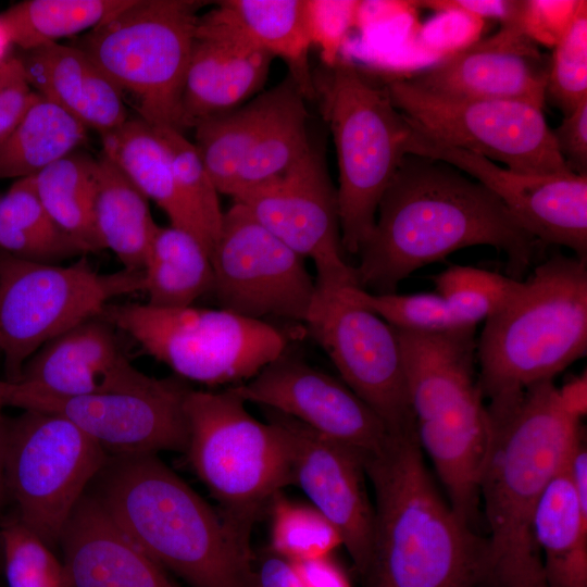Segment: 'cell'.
I'll return each mask as SVG.
<instances>
[{
    "label": "cell",
    "instance_id": "6da1fadb",
    "mask_svg": "<svg viewBox=\"0 0 587 587\" xmlns=\"http://www.w3.org/2000/svg\"><path fill=\"white\" fill-rule=\"evenodd\" d=\"M480 245L504 252L510 275L517 280L545 248L483 184L445 162L408 155L358 253V286L394 294L416 270Z\"/></svg>",
    "mask_w": 587,
    "mask_h": 587
},
{
    "label": "cell",
    "instance_id": "7a4b0ae2",
    "mask_svg": "<svg viewBox=\"0 0 587 587\" xmlns=\"http://www.w3.org/2000/svg\"><path fill=\"white\" fill-rule=\"evenodd\" d=\"M478 490L488 536L480 587H546L533 519L548 484L585 436L553 380L489 400Z\"/></svg>",
    "mask_w": 587,
    "mask_h": 587
},
{
    "label": "cell",
    "instance_id": "3957f363",
    "mask_svg": "<svg viewBox=\"0 0 587 587\" xmlns=\"http://www.w3.org/2000/svg\"><path fill=\"white\" fill-rule=\"evenodd\" d=\"M364 466L375 503L362 587H480L485 538L440 495L416 432L389 433Z\"/></svg>",
    "mask_w": 587,
    "mask_h": 587
},
{
    "label": "cell",
    "instance_id": "277c9868",
    "mask_svg": "<svg viewBox=\"0 0 587 587\" xmlns=\"http://www.w3.org/2000/svg\"><path fill=\"white\" fill-rule=\"evenodd\" d=\"M87 491L136 547L190 587H258L251 547L158 454H109Z\"/></svg>",
    "mask_w": 587,
    "mask_h": 587
},
{
    "label": "cell",
    "instance_id": "5b68a950",
    "mask_svg": "<svg viewBox=\"0 0 587 587\" xmlns=\"http://www.w3.org/2000/svg\"><path fill=\"white\" fill-rule=\"evenodd\" d=\"M395 329L419 445L430 459L450 505L474 527L490 433L475 373L476 327L446 333Z\"/></svg>",
    "mask_w": 587,
    "mask_h": 587
},
{
    "label": "cell",
    "instance_id": "8992f818",
    "mask_svg": "<svg viewBox=\"0 0 587 587\" xmlns=\"http://www.w3.org/2000/svg\"><path fill=\"white\" fill-rule=\"evenodd\" d=\"M587 352V260L554 252L486 320L476 342L484 398L553 377Z\"/></svg>",
    "mask_w": 587,
    "mask_h": 587
},
{
    "label": "cell",
    "instance_id": "52a82bcc",
    "mask_svg": "<svg viewBox=\"0 0 587 587\" xmlns=\"http://www.w3.org/2000/svg\"><path fill=\"white\" fill-rule=\"evenodd\" d=\"M313 80L336 148L341 243L358 254L373 230L384 192L409 155L414 128L386 85L372 82L349 60L326 63Z\"/></svg>",
    "mask_w": 587,
    "mask_h": 587
},
{
    "label": "cell",
    "instance_id": "ba28073f",
    "mask_svg": "<svg viewBox=\"0 0 587 587\" xmlns=\"http://www.w3.org/2000/svg\"><path fill=\"white\" fill-rule=\"evenodd\" d=\"M245 404L229 387L190 388L184 401L189 428L185 454L218 503L226 526L251 547L254 524L292 478L285 432L272 421L254 419Z\"/></svg>",
    "mask_w": 587,
    "mask_h": 587
},
{
    "label": "cell",
    "instance_id": "9c48e42d",
    "mask_svg": "<svg viewBox=\"0 0 587 587\" xmlns=\"http://www.w3.org/2000/svg\"><path fill=\"white\" fill-rule=\"evenodd\" d=\"M207 3L129 0L85 33L75 46L96 62L122 95L135 99L141 118L153 126L179 130L182 92L198 12Z\"/></svg>",
    "mask_w": 587,
    "mask_h": 587
},
{
    "label": "cell",
    "instance_id": "30bf717a",
    "mask_svg": "<svg viewBox=\"0 0 587 587\" xmlns=\"http://www.w3.org/2000/svg\"><path fill=\"white\" fill-rule=\"evenodd\" d=\"M99 315L179 377L207 386L248 382L289 344L275 325L221 308L109 302Z\"/></svg>",
    "mask_w": 587,
    "mask_h": 587
},
{
    "label": "cell",
    "instance_id": "8fae6325",
    "mask_svg": "<svg viewBox=\"0 0 587 587\" xmlns=\"http://www.w3.org/2000/svg\"><path fill=\"white\" fill-rule=\"evenodd\" d=\"M138 291H143L142 270L99 273L85 257L61 266L0 253L3 380H17L25 362L49 340Z\"/></svg>",
    "mask_w": 587,
    "mask_h": 587
},
{
    "label": "cell",
    "instance_id": "7c38bea8",
    "mask_svg": "<svg viewBox=\"0 0 587 587\" xmlns=\"http://www.w3.org/2000/svg\"><path fill=\"white\" fill-rule=\"evenodd\" d=\"M108 453L64 416L23 410L8 417L4 469L16 519L51 549Z\"/></svg>",
    "mask_w": 587,
    "mask_h": 587
},
{
    "label": "cell",
    "instance_id": "4fadbf2b",
    "mask_svg": "<svg viewBox=\"0 0 587 587\" xmlns=\"http://www.w3.org/2000/svg\"><path fill=\"white\" fill-rule=\"evenodd\" d=\"M385 85L396 108L432 141L499 161L522 174L569 171L542 109L535 104L437 96L416 88L407 78L390 79Z\"/></svg>",
    "mask_w": 587,
    "mask_h": 587
},
{
    "label": "cell",
    "instance_id": "5bb4252c",
    "mask_svg": "<svg viewBox=\"0 0 587 587\" xmlns=\"http://www.w3.org/2000/svg\"><path fill=\"white\" fill-rule=\"evenodd\" d=\"M351 286L317 288L304 324L340 379L391 434L415 430L401 346L394 326L357 302Z\"/></svg>",
    "mask_w": 587,
    "mask_h": 587
},
{
    "label": "cell",
    "instance_id": "9a60e30c",
    "mask_svg": "<svg viewBox=\"0 0 587 587\" xmlns=\"http://www.w3.org/2000/svg\"><path fill=\"white\" fill-rule=\"evenodd\" d=\"M303 260L234 201L211 253V294L221 309L249 319L304 323L315 280Z\"/></svg>",
    "mask_w": 587,
    "mask_h": 587
},
{
    "label": "cell",
    "instance_id": "2e32d148",
    "mask_svg": "<svg viewBox=\"0 0 587 587\" xmlns=\"http://www.w3.org/2000/svg\"><path fill=\"white\" fill-rule=\"evenodd\" d=\"M189 389L170 377L143 392L66 397L0 379V403L60 414L108 454L185 453L189 428L184 401Z\"/></svg>",
    "mask_w": 587,
    "mask_h": 587
},
{
    "label": "cell",
    "instance_id": "e0dca14e",
    "mask_svg": "<svg viewBox=\"0 0 587 587\" xmlns=\"http://www.w3.org/2000/svg\"><path fill=\"white\" fill-rule=\"evenodd\" d=\"M233 200L297 254L313 260L315 287H359L345 260L336 188L319 151L311 147L288 172Z\"/></svg>",
    "mask_w": 587,
    "mask_h": 587
},
{
    "label": "cell",
    "instance_id": "ac0fdd59",
    "mask_svg": "<svg viewBox=\"0 0 587 587\" xmlns=\"http://www.w3.org/2000/svg\"><path fill=\"white\" fill-rule=\"evenodd\" d=\"M410 155L445 162L492 191L542 247L563 246L587 260V175L522 174L469 151L438 143L415 129Z\"/></svg>",
    "mask_w": 587,
    "mask_h": 587
},
{
    "label": "cell",
    "instance_id": "d6986e66",
    "mask_svg": "<svg viewBox=\"0 0 587 587\" xmlns=\"http://www.w3.org/2000/svg\"><path fill=\"white\" fill-rule=\"evenodd\" d=\"M245 402L290 416L364 453L377 450L389 430L341 379L288 348L246 383L229 387Z\"/></svg>",
    "mask_w": 587,
    "mask_h": 587
},
{
    "label": "cell",
    "instance_id": "ffe728a7",
    "mask_svg": "<svg viewBox=\"0 0 587 587\" xmlns=\"http://www.w3.org/2000/svg\"><path fill=\"white\" fill-rule=\"evenodd\" d=\"M285 432L292 485L300 487L339 530L355 572L366 567L373 532V504L365 488L364 452L326 437L295 419L262 408Z\"/></svg>",
    "mask_w": 587,
    "mask_h": 587
},
{
    "label": "cell",
    "instance_id": "44dd1931",
    "mask_svg": "<svg viewBox=\"0 0 587 587\" xmlns=\"http://www.w3.org/2000/svg\"><path fill=\"white\" fill-rule=\"evenodd\" d=\"M548 60L516 25L460 48L407 79L426 92L463 99L516 100L544 108Z\"/></svg>",
    "mask_w": 587,
    "mask_h": 587
},
{
    "label": "cell",
    "instance_id": "7402d4cb",
    "mask_svg": "<svg viewBox=\"0 0 587 587\" xmlns=\"http://www.w3.org/2000/svg\"><path fill=\"white\" fill-rule=\"evenodd\" d=\"M163 378L137 370L124 354L115 327L100 315L90 317L41 346L15 382L47 394L77 397L137 394Z\"/></svg>",
    "mask_w": 587,
    "mask_h": 587
},
{
    "label": "cell",
    "instance_id": "603a6c76",
    "mask_svg": "<svg viewBox=\"0 0 587 587\" xmlns=\"http://www.w3.org/2000/svg\"><path fill=\"white\" fill-rule=\"evenodd\" d=\"M273 57L205 15L199 17L180 100L179 130L230 112L263 88Z\"/></svg>",
    "mask_w": 587,
    "mask_h": 587
},
{
    "label": "cell",
    "instance_id": "cb8c5ba5",
    "mask_svg": "<svg viewBox=\"0 0 587 587\" xmlns=\"http://www.w3.org/2000/svg\"><path fill=\"white\" fill-rule=\"evenodd\" d=\"M71 587H179L136 547L87 490L62 532Z\"/></svg>",
    "mask_w": 587,
    "mask_h": 587
},
{
    "label": "cell",
    "instance_id": "d4e9b609",
    "mask_svg": "<svg viewBox=\"0 0 587 587\" xmlns=\"http://www.w3.org/2000/svg\"><path fill=\"white\" fill-rule=\"evenodd\" d=\"M16 55L32 89L88 130L102 135L128 118L121 91L80 48L54 42Z\"/></svg>",
    "mask_w": 587,
    "mask_h": 587
},
{
    "label": "cell",
    "instance_id": "484cf974",
    "mask_svg": "<svg viewBox=\"0 0 587 587\" xmlns=\"http://www.w3.org/2000/svg\"><path fill=\"white\" fill-rule=\"evenodd\" d=\"M273 58L282 59L304 98H315L310 49L315 40L313 1L224 0L204 14Z\"/></svg>",
    "mask_w": 587,
    "mask_h": 587
},
{
    "label": "cell",
    "instance_id": "4316f807",
    "mask_svg": "<svg viewBox=\"0 0 587 587\" xmlns=\"http://www.w3.org/2000/svg\"><path fill=\"white\" fill-rule=\"evenodd\" d=\"M546 587H587V504L567 472V463L544 491L533 519Z\"/></svg>",
    "mask_w": 587,
    "mask_h": 587
},
{
    "label": "cell",
    "instance_id": "83f0119b",
    "mask_svg": "<svg viewBox=\"0 0 587 587\" xmlns=\"http://www.w3.org/2000/svg\"><path fill=\"white\" fill-rule=\"evenodd\" d=\"M102 154L110 159L149 200L166 214L171 225L189 232L196 228L179 192L170 150L155 126L143 118H127L100 135ZM198 239V238H197Z\"/></svg>",
    "mask_w": 587,
    "mask_h": 587
},
{
    "label": "cell",
    "instance_id": "f1b7e54d",
    "mask_svg": "<svg viewBox=\"0 0 587 587\" xmlns=\"http://www.w3.org/2000/svg\"><path fill=\"white\" fill-rule=\"evenodd\" d=\"M295 86L288 75L241 107L195 127L193 145L220 193L232 197L239 167Z\"/></svg>",
    "mask_w": 587,
    "mask_h": 587
},
{
    "label": "cell",
    "instance_id": "f546056e",
    "mask_svg": "<svg viewBox=\"0 0 587 587\" xmlns=\"http://www.w3.org/2000/svg\"><path fill=\"white\" fill-rule=\"evenodd\" d=\"M92 214L102 249H110L124 268L142 270L158 224L149 200L102 153L97 159Z\"/></svg>",
    "mask_w": 587,
    "mask_h": 587
},
{
    "label": "cell",
    "instance_id": "4dcf8cb0",
    "mask_svg": "<svg viewBox=\"0 0 587 587\" xmlns=\"http://www.w3.org/2000/svg\"><path fill=\"white\" fill-rule=\"evenodd\" d=\"M146 303L184 308L211 292L213 267L202 243L189 232L157 225L143 264Z\"/></svg>",
    "mask_w": 587,
    "mask_h": 587
},
{
    "label": "cell",
    "instance_id": "1f68e13d",
    "mask_svg": "<svg viewBox=\"0 0 587 587\" xmlns=\"http://www.w3.org/2000/svg\"><path fill=\"white\" fill-rule=\"evenodd\" d=\"M88 129L49 100L37 96L27 112L0 141V178L34 176L76 151Z\"/></svg>",
    "mask_w": 587,
    "mask_h": 587
},
{
    "label": "cell",
    "instance_id": "d6a6232c",
    "mask_svg": "<svg viewBox=\"0 0 587 587\" xmlns=\"http://www.w3.org/2000/svg\"><path fill=\"white\" fill-rule=\"evenodd\" d=\"M96 175L97 159L78 150L34 175L43 208L84 255L103 250L93 226Z\"/></svg>",
    "mask_w": 587,
    "mask_h": 587
},
{
    "label": "cell",
    "instance_id": "836d02e7",
    "mask_svg": "<svg viewBox=\"0 0 587 587\" xmlns=\"http://www.w3.org/2000/svg\"><path fill=\"white\" fill-rule=\"evenodd\" d=\"M0 253L43 264L84 255L43 208L34 176L16 179L0 197Z\"/></svg>",
    "mask_w": 587,
    "mask_h": 587
},
{
    "label": "cell",
    "instance_id": "e575fe53",
    "mask_svg": "<svg viewBox=\"0 0 587 587\" xmlns=\"http://www.w3.org/2000/svg\"><path fill=\"white\" fill-rule=\"evenodd\" d=\"M304 97L295 86L239 167L232 198L268 183L297 164L311 149Z\"/></svg>",
    "mask_w": 587,
    "mask_h": 587
},
{
    "label": "cell",
    "instance_id": "d590c367",
    "mask_svg": "<svg viewBox=\"0 0 587 587\" xmlns=\"http://www.w3.org/2000/svg\"><path fill=\"white\" fill-rule=\"evenodd\" d=\"M129 0H26L0 16L8 24L14 46L21 51L58 42L89 32Z\"/></svg>",
    "mask_w": 587,
    "mask_h": 587
},
{
    "label": "cell",
    "instance_id": "8d00e7d4",
    "mask_svg": "<svg viewBox=\"0 0 587 587\" xmlns=\"http://www.w3.org/2000/svg\"><path fill=\"white\" fill-rule=\"evenodd\" d=\"M268 549L289 562L330 555L342 545L335 525L316 508L288 499L283 491L271 500Z\"/></svg>",
    "mask_w": 587,
    "mask_h": 587
},
{
    "label": "cell",
    "instance_id": "74e56055",
    "mask_svg": "<svg viewBox=\"0 0 587 587\" xmlns=\"http://www.w3.org/2000/svg\"><path fill=\"white\" fill-rule=\"evenodd\" d=\"M155 127L170 150L176 183L193 222L197 238L211 257L224 217L220 192L195 145L175 128Z\"/></svg>",
    "mask_w": 587,
    "mask_h": 587
},
{
    "label": "cell",
    "instance_id": "f35d334b",
    "mask_svg": "<svg viewBox=\"0 0 587 587\" xmlns=\"http://www.w3.org/2000/svg\"><path fill=\"white\" fill-rule=\"evenodd\" d=\"M436 291L471 325L503 309L523 280L473 266L452 265L434 277Z\"/></svg>",
    "mask_w": 587,
    "mask_h": 587
},
{
    "label": "cell",
    "instance_id": "ab89813d",
    "mask_svg": "<svg viewBox=\"0 0 587 587\" xmlns=\"http://www.w3.org/2000/svg\"><path fill=\"white\" fill-rule=\"evenodd\" d=\"M349 290L357 302L399 329L446 333L476 327L469 324L437 292L372 294L357 286H351Z\"/></svg>",
    "mask_w": 587,
    "mask_h": 587
},
{
    "label": "cell",
    "instance_id": "60d3db41",
    "mask_svg": "<svg viewBox=\"0 0 587 587\" xmlns=\"http://www.w3.org/2000/svg\"><path fill=\"white\" fill-rule=\"evenodd\" d=\"M546 100L564 116L587 100V1L579 0L572 23L553 47Z\"/></svg>",
    "mask_w": 587,
    "mask_h": 587
},
{
    "label": "cell",
    "instance_id": "b9f144b4",
    "mask_svg": "<svg viewBox=\"0 0 587 587\" xmlns=\"http://www.w3.org/2000/svg\"><path fill=\"white\" fill-rule=\"evenodd\" d=\"M9 587H71L63 562L16 517L0 532Z\"/></svg>",
    "mask_w": 587,
    "mask_h": 587
},
{
    "label": "cell",
    "instance_id": "7bdbcfd3",
    "mask_svg": "<svg viewBox=\"0 0 587 587\" xmlns=\"http://www.w3.org/2000/svg\"><path fill=\"white\" fill-rule=\"evenodd\" d=\"M579 0H522L516 26L535 43L552 48L570 27Z\"/></svg>",
    "mask_w": 587,
    "mask_h": 587
},
{
    "label": "cell",
    "instance_id": "ee69618b",
    "mask_svg": "<svg viewBox=\"0 0 587 587\" xmlns=\"http://www.w3.org/2000/svg\"><path fill=\"white\" fill-rule=\"evenodd\" d=\"M16 54L0 65V141L17 125L36 100Z\"/></svg>",
    "mask_w": 587,
    "mask_h": 587
},
{
    "label": "cell",
    "instance_id": "f6af8a7d",
    "mask_svg": "<svg viewBox=\"0 0 587 587\" xmlns=\"http://www.w3.org/2000/svg\"><path fill=\"white\" fill-rule=\"evenodd\" d=\"M557 149L569 171L587 175V100L552 130Z\"/></svg>",
    "mask_w": 587,
    "mask_h": 587
},
{
    "label": "cell",
    "instance_id": "bcb514c9",
    "mask_svg": "<svg viewBox=\"0 0 587 587\" xmlns=\"http://www.w3.org/2000/svg\"><path fill=\"white\" fill-rule=\"evenodd\" d=\"M414 3L420 8L459 13L475 20L495 18L501 25H516L521 9V0H426Z\"/></svg>",
    "mask_w": 587,
    "mask_h": 587
},
{
    "label": "cell",
    "instance_id": "7dc6e473",
    "mask_svg": "<svg viewBox=\"0 0 587 587\" xmlns=\"http://www.w3.org/2000/svg\"><path fill=\"white\" fill-rule=\"evenodd\" d=\"M290 563L302 587H351L348 574L332 554Z\"/></svg>",
    "mask_w": 587,
    "mask_h": 587
},
{
    "label": "cell",
    "instance_id": "c3c4849f",
    "mask_svg": "<svg viewBox=\"0 0 587 587\" xmlns=\"http://www.w3.org/2000/svg\"><path fill=\"white\" fill-rule=\"evenodd\" d=\"M258 587H302L291 563L268 548L255 554Z\"/></svg>",
    "mask_w": 587,
    "mask_h": 587
},
{
    "label": "cell",
    "instance_id": "681fc988",
    "mask_svg": "<svg viewBox=\"0 0 587 587\" xmlns=\"http://www.w3.org/2000/svg\"><path fill=\"white\" fill-rule=\"evenodd\" d=\"M558 396L567 413L583 420L587 414V373L574 376L558 388Z\"/></svg>",
    "mask_w": 587,
    "mask_h": 587
},
{
    "label": "cell",
    "instance_id": "f907efd6",
    "mask_svg": "<svg viewBox=\"0 0 587 587\" xmlns=\"http://www.w3.org/2000/svg\"><path fill=\"white\" fill-rule=\"evenodd\" d=\"M3 405L0 403V505L8 497L4 469V448L8 416L3 413Z\"/></svg>",
    "mask_w": 587,
    "mask_h": 587
},
{
    "label": "cell",
    "instance_id": "816d5d0a",
    "mask_svg": "<svg viewBox=\"0 0 587 587\" xmlns=\"http://www.w3.org/2000/svg\"><path fill=\"white\" fill-rule=\"evenodd\" d=\"M14 46L11 30L0 16V65L10 57L11 47Z\"/></svg>",
    "mask_w": 587,
    "mask_h": 587
}]
</instances>
